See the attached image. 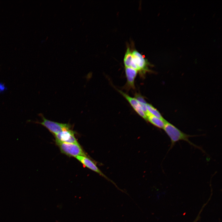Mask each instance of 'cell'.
<instances>
[{
  "label": "cell",
  "mask_w": 222,
  "mask_h": 222,
  "mask_svg": "<svg viewBox=\"0 0 222 222\" xmlns=\"http://www.w3.org/2000/svg\"><path fill=\"white\" fill-rule=\"evenodd\" d=\"M163 129L170 139L171 143V148L177 142L183 140L188 142L191 146L201 149L199 146L191 142L189 139L190 137L195 136V135H191L184 133L167 121Z\"/></svg>",
  "instance_id": "1"
},
{
  "label": "cell",
  "mask_w": 222,
  "mask_h": 222,
  "mask_svg": "<svg viewBox=\"0 0 222 222\" xmlns=\"http://www.w3.org/2000/svg\"><path fill=\"white\" fill-rule=\"evenodd\" d=\"M61 152L70 157H76L78 156H87L80 145L67 143L56 140Z\"/></svg>",
  "instance_id": "2"
},
{
  "label": "cell",
  "mask_w": 222,
  "mask_h": 222,
  "mask_svg": "<svg viewBox=\"0 0 222 222\" xmlns=\"http://www.w3.org/2000/svg\"><path fill=\"white\" fill-rule=\"evenodd\" d=\"M39 115L41 117L42 121H36L34 122L43 125L54 134L63 130L70 129L71 127L69 124L60 123L47 120L41 113L39 114Z\"/></svg>",
  "instance_id": "3"
},
{
  "label": "cell",
  "mask_w": 222,
  "mask_h": 222,
  "mask_svg": "<svg viewBox=\"0 0 222 222\" xmlns=\"http://www.w3.org/2000/svg\"><path fill=\"white\" fill-rule=\"evenodd\" d=\"M134 63L136 70L141 75L145 74L150 71L148 66L150 65L147 59L137 50L134 49L132 51Z\"/></svg>",
  "instance_id": "4"
},
{
  "label": "cell",
  "mask_w": 222,
  "mask_h": 222,
  "mask_svg": "<svg viewBox=\"0 0 222 222\" xmlns=\"http://www.w3.org/2000/svg\"><path fill=\"white\" fill-rule=\"evenodd\" d=\"M54 135L56 140L64 142L79 144L75 137L74 132L70 129Z\"/></svg>",
  "instance_id": "5"
},
{
  "label": "cell",
  "mask_w": 222,
  "mask_h": 222,
  "mask_svg": "<svg viewBox=\"0 0 222 222\" xmlns=\"http://www.w3.org/2000/svg\"><path fill=\"white\" fill-rule=\"evenodd\" d=\"M78 160L83 164L84 166L90 170L98 173L103 176L108 180L113 182L105 175L98 168L96 164L91 160L87 157V156H78L75 157Z\"/></svg>",
  "instance_id": "6"
},
{
  "label": "cell",
  "mask_w": 222,
  "mask_h": 222,
  "mask_svg": "<svg viewBox=\"0 0 222 222\" xmlns=\"http://www.w3.org/2000/svg\"><path fill=\"white\" fill-rule=\"evenodd\" d=\"M118 91L129 102L135 111L143 119L147 120V117L138 101L134 97L130 96L121 90H118Z\"/></svg>",
  "instance_id": "7"
},
{
  "label": "cell",
  "mask_w": 222,
  "mask_h": 222,
  "mask_svg": "<svg viewBox=\"0 0 222 222\" xmlns=\"http://www.w3.org/2000/svg\"><path fill=\"white\" fill-rule=\"evenodd\" d=\"M125 72L127 78V86L133 89L135 88L134 81L138 71L131 68L125 67Z\"/></svg>",
  "instance_id": "8"
},
{
  "label": "cell",
  "mask_w": 222,
  "mask_h": 222,
  "mask_svg": "<svg viewBox=\"0 0 222 222\" xmlns=\"http://www.w3.org/2000/svg\"><path fill=\"white\" fill-rule=\"evenodd\" d=\"M147 120L156 127L160 128H163L166 122L165 119H160L150 113L149 112L146 114Z\"/></svg>",
  "instance_id": "9"
},
{
  "label": "cell",
  "mask_w": 222,
  "mask_h": 222,
  "mask_svg": "<svg viewBox=\"0 0 222 222\" xmlns=\"http://www.w3.org/2000/svg\"><path fill=\"white\" fill-rule=\"evenodd\" d=\"M124 63L125 67L131 68L136 70V67L133 61L132 52L129 46L127 47L125 52Z\"/></svg>",
  "instance_id": "10"
},
{
  "label": "cell",
  "mask_w": 222,
  "mask_h": 222,
  "mask_svg": "<svg viewBox=\"0 0 222 222\" xmlns=\"http://www.w3.org/2000/svg\"><path fill=\"white\" fill-rule=\"evenodd\" d=\"M146 106L147 111L151 114L160 119H165L159 111L151 105L147 103Z\"/></svg>",
  "instance_id": "11"
},
{
  "label": "cell",
  "mask_w": 222,
  "mask_h": 222,
  "mask_svg": "<svg viewBox=\"0 0 222 222\" xmlns=\"http://www.w3.org/2000/svg\"><path fill=\"white\" fill-rule=\"evenodd\" d=\"M134 96V98L139 102L142 109H145L146 107V105L147 103L143 96L138 93L135 94Z\"/></svg>",
  "instance_id": "12"
},
{
  "label": "cell",
  "mask_w": 222,
  "mask_h": 222,
  "mask_svg": "<svg viewBox=\"0 0 222 222\" xmlns=\"http://www.w3.org/2000/svg\"><path fill=\"white\" fill-rule=\"evenodd\" d=\"M205 206V205L204 204L203 205V208H202V209H201V210H200V212H199V214L197 216V217L196 218V219H195V220L193 222H197L199 220V218H200V213H201V212L202 211V210H203V208L204 207V206Z\"/></svg>",
  "instance_id": "13"
}]
</instances>
